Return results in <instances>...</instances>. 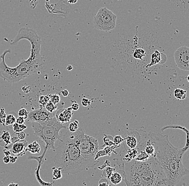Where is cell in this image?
Instances as JSON below:
<instances>
[{
  "instance_id": "obj_23",
  "label": "cell",
  "mask_w": 189,
  "mask_h": 186,
  "mask_svg": "<svg viewBox=\"0 0 189 186\" xmlns=\"http://www.w3.org/2000/svg\"><path fill=\"white\" fill-rule=\"evenodd\" d=\"M53 170V180H57L61 179L62 175V171L60 168H56V167H52Z\"/></svg>"
},
{
  "instance_id": "obj_4",
  "label": "cell",
  "mask_w": 189,
  "mask_h": 186,
  "mask_svg": "<svg viewBox=\"0 0 189 186\" xmlns=\"http://www.w3.org/2000/svg\"><path fill=\"white\" fill-rule=\"evenodd\" d=\"M55 151L54 164L55 167L61 168L62 173L76 174L89 168L72 141L70 132H67L59 140Z\"/></svg>"
},
{
  "instance_id": "obj_40",
  "label": "cell",
  "mask_w": 189,
  "mask_h": 186,
  "mask_svg": "<svg viewBox=\"0 0 189 186\" xmlns=\"http://www.w3.org/2000/svg\"><path fill=\"white\" fill-rule=\"evenodd\" d=\"M61 94H62L63 96H64V97H67V96H68L69 95L70 93H69V92L67 90L65 89V90H63V91L61 92Z\"/></svg>"
},
{
  "instance_id": "obj_46",
  "label": "cell",
  "mask_w": 189,
  "mask_h": 186,
  "mask_svg": "<svg viewBox=\"0 0 189 186\" xmlns=\"http://www.w3.org/2000/svg\"><path fill=\"white\" fill-rule=\"evenodd\" d=\"M187 80H188V81L189 82V74L188 76H187Z\"/></svg>"
},
{
  "instance_id": "obj_6",
  "label": "cell",
  "mask_w": 189,
  "mask_h": 186,
  "mask_svg": "<svg viewBox=\"0 0 189 186\" xmlns=\"http://www.w3.org/2000/svg\"><path fill=\"white\" fill-rule=\"evenodd\" d=\"M70 137L89 167H93L98 163L99 160H95L96 155L99 151L97 139L85 135L84 130L81 128H79L75 133H70Z\"/></svg>"
},
{
  "instance_id": "obj_21",
  "label": "cell",
  "mask_w": 189,
  "mask_h": 186,
  "mask_svg": "<svg viewBox=\"0 0 189 186\" xmlns=\"http://www.w3.org/2000/svg\"><path fill=\"white\" fill-rule=\"evenodd\" d=\"M28 151L31 153H39L41 151V146L38 142L34 141L31 144L28 145Z\"/></svg>"
},
{
  "instance_id": "obj_27",
  "label": "cell",
  "mask_w": 189,
  "mask_h": 186,
  "mask_svg": "<svg viewBox=\"0 0 189 186\" xmlns=\"http://www.w3.org/2000/svg\"><path fill=\"white\" fill-rule=\"evenodd\" d=\"M49 101H50V98L48 95V96L41 95L39 100V103L41 106V108H43L42 107H45L46 105Z\"/></svg>"
},
{
  "instance_id": "obj_32",
  "label": "cell",
  "mask_w": 189,
  "mask_h": 186,
  "mask_svg": "<svg viewBox=\"0 0 189 186\" xmlns=\"http://www.w3.org/2000/svg\"><path fill=\"white\" fill-rule=\"evenodd\" d=\"M28 113L26 109H25L24 108L21 109V110H19L18 111V116H22L24 117L25 119L28 118Z\"/></svg>"
},
{
  "instance_id": "obj_1",
  "label": "cell",
  "mask_w": 189,
  "mask_h": 186,
  "mask_svg": "<svg viewBox=\"0 0 189 186\" xmlns=\"http://www.w3.org/2000/svg\"><path fill=\"white\" fill-rule=\"evenodd\" d=\"M23 39L28 41L31 44L30 55L28 59H22L17 66L11 67L6 65L5 61L6 54L11 50H6L0 56V77L7 82L14 83L22 81L41 70L44 65L41 53L42 42L37 31L33 29L23 27L10 44L14 45Z\"/></svg>"
},
{
  "instance_id": "obj_31",
  "label": "cell",
  "mask_w": 189,
  "mask_h": 186,
  "mask_svg": "<svg viewBox=\"0 0 189 186\" xmlns=\"http://www.w3.org/2000/svg\"><path fill=\"white\" fill-rule=\"evenodd\" d=\"M114 142L116 145H120L122 143H123L124 141H125L124 138L122 136L120 135H117L114 137Z\"/></svg>"
},
{
  "instance_id": "obj_28",
  "label": "cell",
  "mask_w": 189,
  "mask_h": 186,
  "mask_svg": "<svg viewBox=\"0 0 189 186\" xmlns=\"http://www.w3.org/2000/svg\"><path fill=\"white\" fill-rule=\"evenodd\" d=\"M16 117L14 115L9 114V115H8L6 117L5 124H6V125L14 124V123H16Z\"/></svg>"
},
{
  "instance_id": "obj_5",
  "label": "cell",
  "mask_w": 189,
  "mask_h": 186,
  "mask_svg": "<svg viewBox=\"0 0 189 186\" xmlns=\"http://www.w3.org/2000/svg\"><path fill=\"white\" fill-rule=\"evenodd\" d=\"M31 126L35 135L45 143L44 150L45 153L50 149H53L54 151H55L54 144L57 140L61 139L60 130L66 128L55 116L43 124L32 122Z\"/></svg>"
},
{
  "instance_id": "obj_33",
  "label": "cell",
  "mask_w": 189,
  "mask_h": 186,
  "mask_svg": "<svg viewBox=\"0 0 189 186\" xmlns=\"http://www.w3.org/2000/svg\"><path fill=\"white\" fill-rule=\"evenodd\" d=\"M115 170H116V169H115L114 168L111 167H107V168L105 170V172H106V173H107V175H105V176L107 177V179H109V178H110V177L111 175L114 173V172ZM109 179H108V180H109Z\"/></svg>"
},
{
  "instance_id": "obj_3",
  "label": "cell",
  "mask_w": 189,
  "mask_h": 186,
  "mask_svg": "<svg viewBox=\"0 0 189 186\" xmlns=\"http://www.w3.org/2000/svg\"><path fill=\"white\" fill-rule=\"evenodd\" d=\"M126 186H168L167 177L155 157L143 162L123 163Z\"/></svg>"
},
{
  "instance_id": "obj_25",
  "label": "cell",
  "mask_w": 189,
  "mask_h": 186,
  "mask_svg": "<svg viewBox=\"0 0 189 186\" xmlns=\"http://www.w3.org/2000/svg\"><path fill=\"white\" fill-rule=\"evenodd\" d=\"M79 128V121L77 120H74L73 122L70 123L68 126V130L70 133H75Z\"/></svg>"
},
{
  "instance_id": "obj_41",
  "label": "cell",
  "mask_w": 189,
  "mask_h": 186,
  "mask_svg": "<svg viewBox=\"0 0 189 186\" xmlns=\"http://www.w3.org/2000/svg\"><path fill=\"white\" fill-rule=\"evenodd\" d=\"M3 161L5 164H8L9 162H10V159L9 157H6V156H5L3 158Z\"/></svg>"
},
{
  "instance_id": "obj_14",
  "label": "cell",
  "mask_w": 189,
  "mask_h": 186,
  "mask_svg": "<svg viewBox=\"0 0 189 186\" xmlns=\"http://www.w3.org/2000/svg\"><path fill=\"white\" fill-rule=\"evenodd\" d=\"M72 109L71 107L67 109H60L55 114L56 118L60 123H65L69 122L72 117Z\"/></svg>"
},
{
  "instance_id": "obj_2",
  "label": "cell",
  "mask_w": 189,
  "mask_h": 186,
  "mask_svg": "<svg viewBox=\"0 0 189 186\" xmlns=\"http://www.w3.org/2000/svg\"><path fill=\"white\" fill-rule=\"evenodd\" d=\"M154 145L155 158L161 165L167 177L168 186H176L180 179L189 174V170L183 164L184 153L182 148L175 147L168 136L160 133H148Z\"/></svg>"
},
{
  "instance_id": "obj_30",
  "label": "cell",
  "mask_w": 189,
  "mask_h": 186,
  "mask_svg": "<svg viewBox=\"0 0 189 186\" xmlns=\"http://www.w3.org/2000/svg\"><path fill=\"white\" fill-rule=\"evenodd\" d=\"M50 101L55 105H58L60 102V97L57 94H50L48 95Z\"/></svg>"
},
{
  "instance_id": "obj_22",
  "label": "cell",
  "mask_w": 189,
  "mask_h": 186,
  "mask_svg": "<svg viewBox=\"0 0 189 186\" xmlns=\"http://www.w3.org/2000/svg\"><path fill=\"white\" fill-rule=\"evenodd\" d=\"M150 157L148 155L144 150H141L138 151V153L136 159H134L136 161L143 162L147 160Z\"/></svg>"
},
{
  "instance_id": "obj_8",
  "label": "cell",
  "mask_w": 189,
  "mask_h": 186,
  "mask_svg": "<svg viewBox=\"0 0 189 186\" xmlns=\"http://www.w3.org/2000/svg\"><path fill=\"white\" fill-rule=\"evenodd\" d=\"M174 59L177 66L183 71H189V47L183 46L174 53Z\"/></svg>"
},
{
  "instance_id": "obj_10",
  "label": "cell",
  "mask_w": 189,
  "mask_h": 186,
  "mask_svg": "<svg viewBox=\"0 0 189 186\" xmlns=\"http://www.w3.org/2000/svg\"><path fill=\"white\" fill-rule=\"evenodd\" d=\"M126 142V144L129 148H136L141 140V135L139 131L132 130L126 133L123 137Z\"/></svg>"
},
{
  "instance_id": "obj_18",
  "label": "cell",
  "mask_w": 189,
  "mask_h": 186,
  "mask_svg": "<svg viewBox=\"0 0 189 186\" xmlns=\"http://www.w3.org/2000/svg\"><path fill=\"white\" fill-rule=\"evenodd\" d=\"M144 150L150 157H155L154 146L152 142H151L149 137L148 138L147 140L145 143V145L144 146Z\"/></svg>"
},
{
  "instance_id": "obj_11",
  "label": "cell",
  "mask_w": 189,
  "mask_h": 186,
  "mask_svg": "<svg viewBox=\"0 0 189 186\" xmlns=\"http://www.w3.org/2000/svg\"><path fill=\"white\" fill-rule=\"evenodd\" d=\"M46 155V153L43 152V154L40 156H28V159L29 160H36L38 161V167L36 168L35 170V175L36 179L37 180L38 183H39L41 186H53V183L51 182H47L41 179V177L40 176V170L41 168V166L44 162V159L45 155Z\"/></svg>"
},
{
  "instance_id": "obj_26",
  "label": "cell",
  "mask_w": 189,
  "mask_h": 186,
  "mask_svg": "<svg viewBox=\"0 0 189 186\" xmlns=\"http://www.w3.org/2000/svg\"><path fill=\"white\" fill-rule=\"evenodd\" d=\"M114 138L111 136L110 135H105V136L103 138V141H104V144L108 146H111L116 145L114 144Z\"/></svg>"
},
{
  "instance_id": "obj_36",
  "label": "cell",
  "mask_w": 189,
  "mask_h": 186,
  "mask_svg": "<svg viewBox=\"0 0 189 186\" xmlns=\"http://www.w3.org/2000/svg\"><path fill=\"white\" fill-rule=\"evenodd\" d=\"M16 133L18 138L19 140H23V139H25V138L26 137V135H25V133L23 131L20 132V133Z\"/></svg>"
},
{
  "instance_id": "obj_42",
  "label": "cell",
  "mask_w": 189,
  "mask_h": 186,
  "mask_svg": "<svg viewBox=\"0 0 189 186\" xmlns=\"http://www.w3.org/2000/svg\"><path fill=\"white\" fill-rule=\"evenodd\" d=\"M4 154H5L6 156V157H9L11 155L10 152L9 150H4Z\"/></svg>"
},
{
  "instance_id": "obj_43",
  "label": "cell",
  "mask_w": 189,
  "mask_h": 186,
  "mask_svg": "<svg viewBox=\"0 0 189 186\" xmlns=\"http://www.w3.org/2000/svg\"><path fill=\"white\" fill-rule=\"evenodd\" d=\"M68 2L70 4H75L77 2V0H68Z\"/></svg>"
},
{
  "instance_id": "obj_12",
  "label": "cell",
  "mask_w": 189,
  "mask_h": 186,
  "mask_svg": "<svg viewBox=\"0 0 189 186\" xmlns=\"http://www.w3.org/2000/svg\"><path fill=\"white\" fill-rule=\"evenodd\" d=\"M28 143L24 139L18 140L13 143V144L9 148H11L12 153L16 156H22L28 151Z\"/></svg>"
},
{
  "instance_id": "obj_45",
  "label": "cell",
  "mask_w": 189,
  "mask_h": 186,
  "mask_svg": "<svg viewBox=\"0 0 189 186\" xmlns=\"http://www.w3.org/2000/svg\"><path fill=\"white\" fill-rule=\"evenodd\" d=\"M8 186H18V184H16V183H13V182H11V183L9 184Z\"/></svg>"
},
{
  "instance_id": "obj_13",
  "label": "cell",
  "mask_w": 189,
  "mask_h": 186,
  "mask_svg": "<svg viewBox=\"0 0 189 186\" xmlns=\"http://www.w3.org/2000/svg\"><path fill=\"white\" fill-rule=\"evenodd\" d=\"M167 61V56L158 50H155L151 56V62L146 67H151L158 64H162Z\"/></svg>"
},
{
  "instance_id": "obj_37",
  "label": "cell",
  "mask_w": 189,
  "mask_h": 186,
  "mask_svg": "<svg viewBox=\"0 0 189 186\" xmlns=\"http://www.w3.org/2000/svg\"><path fill=\"white\" fill-rule=\"evenodd\" d=\"M25 118L24 117L22 116H19L17 118H16V123L22 124L25 122Z\"/></svg>"
},
{
  "instance_id": "obj_29",
  "label": "cell",
  "mask_w": 189,
  "mask_h": 186,
  "mask_svg": "<svg viewBox=\"0 0 189 186\" xmlns=\"http://www.w3.org/2000/svg\"><path fill=\"white\" fill-rule=\"evenodd\" d=\"M57 108V105L53 103L51 101H49L45 106V109L50 113H53V111L56 110Z\"/></svg>"
},
{
  "instance_id": "obj_15",
  "label": "cell",
  "mask_w": 189,
  "mask_h": 186,
  "mask_svg": "<svg viewBox=\"0 0 189 186\" xmlns=\"http://www.w3.org/2000/svg\"><path fill=\"white\" fill-rule=\"evenodd\" d=\"M168 129H172L181 130L184 131L186 133V143L185 145L182 148V151L184 153H185L188 150H189V130L186 129L185 127L180 126V125H167L162 128L161 131H164L165 130Z\"/></svg>"
},
{
  "instance_id": "obj_38",
  "label": "cell",
  "mask_w": 189,
  "mask_h": 186,
  "mask_svg": "<svg viewBox=\"0 0 189 186\" xmlns=\"http://www.w3.org/2000/svg\"><path fill=\"white\" fill-rule=\"evenodd\" d=\"M79 107H80L79 104L78 103H76V102L72 103V106H71L72 109V110L74 111L77 110L79 109Z\"/></svg>"
},
{
  "instance_id": "obj_16",
  "label": "cell",
  "mask_w": 189,
  "mask_h": 186,
  "mask_svg": "<svg viewBox=\"0 0 189 186\" xmlns=\"http://www.w3.org/2000/svg\"><path fill=\"white\" fill-rule=\"evenodd\" d=\"M120 145H114V146H107V147H105V148L101 150V151H98V152L97 153V155H96L95 157V160H98V159L101 157H103L105 155H111V153L112 152H116L114 151V148H117L120 147Z\"/></svg>"
},
{
  "instance_id": "obj_24",
  "label": "cell",
  "mask_w": 189,
  "mask_h": 186,
  "mask_svg": "<svg viewBox=\"0 0 189 186\" xmlns=\"http://www.w3.org/2000/svg\"><path fill=\"white\" fill-rule=\"evenodd\" d=\"M27 126L24 125V124H21L17 123H15L13 124V129L15 133H20L22 132L24 130L26 129Z\"/></svg>"
},
{
  "instance_id": "obj_35",
  "label": "cell",
  "mask_w": 189,
  "mask_h": 186,
  "mask_svg": "<svg viewBox=\"0 0 189 186\" xmlns=\"http://www.w3.org/2000/svg\"><path fill=\"white\" fill-rule=\"evenodd\" d=\"M81 103H82V105L83 107H88L90 105L91 102L88 98H83L82 99Z\"/></svg>"
},
{
  "instance_id": "obj_20",
  "label": "cell",
  "mask_w": 189,
  "mask_h": 186,
  "mask_svg": "<svg viewBox=\"0 0 189 186\" xmlns=\"http://www.w3.org/2000/svg\"><path fill=\"white\" fill-rule=\"evenodd\" d=\"M174 96L178 100H183L185 99L187 95L186 90L183 89L176 88L174 91Z\"/></svg>"
},
{
  "instance_id": "obj_9",
  "label": "cell",
  "mask_w": 189,
  "mask_h": 186,
  "mask_svg": "<svg viewBox=\"0 0 189 186\" xmlns=\"http://www.w3.org/2000/svg\"><path fill=\"white\" fill-rule=\"evenodd\" d=\"M53 113H50L49 111L44 108H41L32 111L28 113V120L30 122H35L40 124H43L46 122L53 118Z\"/></svg>"
},
{
  "instance_id": "obj_44",
  "label": "cell",
  "mask_w": 189,
  "mask_h": 186,
  "mask_svg": "<svg viewBox=\"0 0 189 186\" xmlns=\"http://www.w3.org/2000/svg\"><path fill=\"white\" fill-rule=\"evenodd\" d=\"M72 68H73V67H72V65H68L67 66V71H72Z\"/></svg>"
},
{
  "instance_id": "obj_39",
  "label": "cell",
  "mask_w": 189,
  "mask_h": 186,
  "mask_svg": "<svg viewBox=\"0 0 189 186\" xmlns=\"http://www.w3.org/2000/svg\"><path fill=\"white\" fill-rule=\"evenodd\" d=\"M10 159V162L11 163H14L15 161H16L17 159V157L15 156V157H12V156H9V157Z\"/></svg>"
},
{
  "instance_id": "obj_19",
  "label": "cell",
  "mask_w": 189,
  "mask_h": 186,
  "mask_svg": "<svg viewBox=\"0 0 189 186\" xmlns=\"http://www.w3.org/2000/svg\"><path fill=\"white\" fill-rule=\"evenodd\" d=\"M123 179V176L121 174L118 172H114L111 175L109 180H110L111 182L114 185H117L121 183Z\"/></svg>"
},
{
  "instance_id": "obj_17",
  "label": "cell",
  "mask_w": 189,
  "mask_h": 186,
  "mask_svg": "<svg viewBox=\"0 0 189 186\" xmlns=\"http://www.w3.org/2000/svg\"><path fill=\"white\" fill-rule=\"evenodd\" d=\"M138 153L137 148H129L126 152V154L124 156L123 160L126 162H129L134 160Z\"/></svg>"
},
{
  "instance_id": "obj_34",
  "label": "cell",
  "mask_w": 189,
  "mask_h": 186,
  "mask_svg": "<svg viewBox=\"0 0 189 186\" xmlns=\"http://www.w3.org/2000/svg\"><path fill=\"white\" fill-rule=\"evenodd\" d=\"M98 186H110L107 179H102L98 183Z\"/></svg>"
},
{
  "instance_id": "obj_7",
  "label": "cell",
  "mask_w": 189,
  "mask_h": 186,
  "mask_svg": "<svg viewBox=\"0 0 189 186\" xmlns=\"http://www.w3.org/2000/svg\"><path fill=\"white\" fill-rule=\"evenodd\" d=\"M117 17L110 10L105 7L101 8L93 20L94 27L96 29L107 32L116 27Z\"/></svg>"
}]
</instances>
